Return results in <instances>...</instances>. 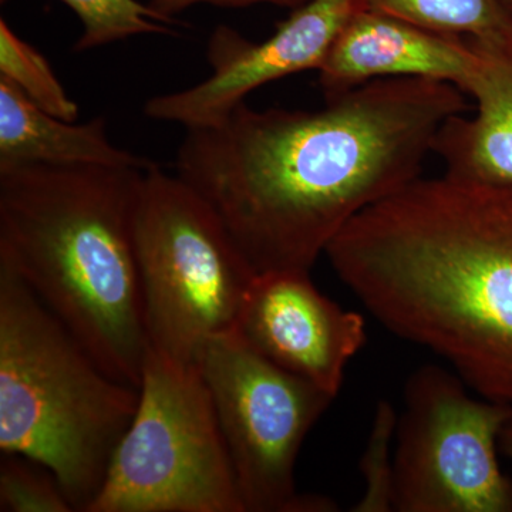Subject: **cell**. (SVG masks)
<instances>
[{
  "label": "cell",
  "mask_w": 512,
  "mask_h": 512,
  "mask_svg": "<svg viewBox=\"0 0 512 512\" xmlns=\"http://www.w3.org/2000/svg\"><path fill=\"white\" fill-rule=\"evenodd\" d=\"M467 110L463 90L417 77L373 80L318 111L244 101L187 128L175 174L256 274L311 272L350 221L421 177L441 126Z\"/></svg>",
  "instance_id": "6da1fadb"
},
{
  "label": "cell",
  "mask_w": 512,
  "mask_h": 512,
  "mask_svg": "<svg viewBox=\"0 0 512 512\" xmlns=\"http://www.w3.org/2000/svg\"><path fill=\"white\" fill-rule=\"evenodd\" d=\"M326 256L384 328L512 406V187L417 178L357 215Z\"/></svg>",
  "instance_id": "7a4b0ae2"
},
{
  "label": "cell",
  "mask_w": 512,
  "mask_h": 512,
  "mask_svg": "<svg viewBox=\"0 0 512 512\" xmlns=\"http://www.w3.org/2000/svg\"><path fill=\"white\" fill-rule=\"evenodd\" d=\"M146 170L0 168V264L32 289L111 377L136 389L148 350L134 247Z\"/></svg>",
  "instance_id": "3957f363"
},
{
  "label": "cell",
  "mask_w": 512,
  "mask_h": 512,
  "mask_svg": "<svg viewBox=\"0 0 512 512\" xmlns=\"http://www.w3.org/2000/svg\"><path fill=\"white\" fill-rule=\"evenodd\" d=\"M111 377L8 265L0 264V451L49 468L87 512L136 414Z\"/></svg>",
  "instance_id": "277c9868"
},
{
  "label": "cell",
  "mask_w": 512,
  "mask_h": 512,
  "mask_svg": "<svg viewBox=\"0 0 512 512\" xmlns=\"http://www.w3.org/2000/svg\"><path fill=\"white\" fill-rule=\"evenodd\" d=\"M134 247L148 348L195 363L208 340L235 328L258 274L210 205L156 163L138 192Z\"/></svg>",
  "instance_id": "5b68a950"
},
{
  "label": "cell",
  "mask_w": 512,
  "mask_h": 512,
  "mask_svg": "<svg viewBox=\"0 0 512 512\" xmlns=\"http://www.w3.org/2000/svg\"><path fill=\"white\" fill-rule=\"evenodd\" d=\"M133 421L87 512H245L195 363L148 348Z\"/></svg>",
  "instance_id": "8992f818"
},
{
  "label": "cell",
  "mask_w": 512,
  "mask_h": 512,
  "mask_svg": "<svg viewBox=\"0 0 512 512\" xmlns=\"http://www.w3.org/2000/svg\"><path fill=\"white\" fill-rule=\"evenodd\" d=\"M456 372L414 370L396 427L397 512H512V480L497 460L512 406L478 400Z\"/></svg>",
  "instance_id": "52a82bcc"
},
{
  "label": "cell",
  "mask_w": 512,
  "mask_h": 512,
  "mask_svg": "<svg viewBox=\"0 0 512 512\" xmlns=\"http://www.w3.org/2000/svg\"><path fill=\"white\" fill-rule=\"evenodd\" d=\"M211 394L245 512H293L296 458L336 399L269 362L234 329L195 359Z\"/></svg>",
  "instance_id": "ba28073f"
},
{
  "label": "cell",
  "mask_w": 512,
  "mask_h": 512,
  "mask_svg": "<svg viewBox=\"0 0 512 512\" xmlns=\"http://www.w3.org/2000/svg\"><path fill=\"white\" fill-rule=\"evenodd\" d=\"M365 8V0H309L261 43L220 26L208 42L211 76L183 92L151 97L144 114L185 130L218 123L259 87L306 70L319 72L340 32Z\"/></svg>",
  "instance_id": "9c48e42d"
},
{
  "label": "cell",
  "mask_w": 512,
  "mask_h": 512,
  "mask_svg": "<svg viewBox=\"0 0 512 512\" xmlns=\"http://www.w3.org/2000/svg\"><path fill=\"white\" fill-rule=\"evenodd\" d=\"M234 330L269 362L333 397L367 339L365 318L320 293L309 272L256 275Z\"/></svg>",
  "instance_id": "30bf717a"
},
{
  "label": "cell",
  "mask_w": 512,
  "mask_h": 512,
  "mask_svg": "<svg viewBox=\"0 0 512 512\" xmlns=\"http://www.w3.org/2000/svg\"><path fill=\"white\" fill-rule=\"evenodd\" d=\"M476 67L468 37L420 28L386 13L360 9L336 39L319 69L325 99L373 80H437L466 93Z\"/></svg>",
  "instance_id": "8fae6325"
},
{
  "label": "cell",
  "mask_w": 512,
  "mask_h": 512,
  "mask_svg": "<svg viewBox=\"0 0 512 512\" xmlns=\"http://www.w3.org/2000/svg\"><path fill=\"white\" fill-rule=\"evenodd\" d=\"M468 39L476 67L466 94L476 111L448 119L433 153L443 160L446 174L512 187V23L494 35Z\"/></svg>",
  "instance_id": "7c38bea8"
},
{
  "label": "cell",
  "mask_w": 512,
  "mask_h": 512,
  "mask_svg": "<svg viewBox=\"0 0 512 512\" xmlns=\"http://www.w3.org/2000/svg\"><path fill=\"white\" fill-rule=\"evenodd\" d=\"M110 165L146 168V160L114 146L103 117L76 124L40 109L0 77V168L16 165Z\"/></svg>",
  "instance_id": "4fadbf2b"
},
{
  "label": "cell",
  "mask_w": 512,
  "mask_h": 512,
  "mask_svg": "<svg viewBox=\"0 0 512 512\" xmlns=\"http://www.w3.org/2000/svg\"><path fill=\"white\" fill-rule=\"evenodd\" d=\"M365 6L444 35L491 36L512 23L503 0H365Z\"/></svg>",
  "instance_id": "5bb4252c"
},
{
  "label": "cell",
  "mask_w": 512,
  "mask_h": 512,
  "mask_svg": "<svg viewBox=\"0 0 512 512\" xmlns=\"http://www.w3.org/2000/svg\"><path fill=\"white\" fill-rule=\"evenodd\" d=\"M6 2V0H2ZM82 20L76 52L96 49L137 35H178L175 18L137 0H62Z\"/></svg>",
  "instance_id": "9a60e30c"
},
{
  "label": "cell",
  "mask_w": 512,
  "mask_h": 512,
  "mask_svg": "<svg viewBox=\"0 0 512 512\" xmlns=\"http://www.w3.org/2000/svg\"><path fill=\"white\" fill-rule=\"evenodd\" d=\"M0 77L47 113L66 121L79 117V106L70 99L46 57L20 39L5 19L0 20Z\"/></svg>",
  "instance_id": "2e32d148"
},
{
  "label": "cell",
  "mask_w": 512,
  "mask_h": 512,
  "mask_svg": "<svg viewBox=\"0 0 512 512\" xmlns=\"http://www.w3.org/2000/svg\"><path fill=\"white\" fill-rule=\"evenodd\" d=\"M0 511L72 512V503L49 468L20 454L2 453Z\"/></svg>",
  "instance_id": "e0dca14e"
},
{
  "label": "cell",
  "mask_w": 512,
  "mask_h": 512,
  "mask_svg": "<svg viewBox=\"0 0 512 512\" xmlns=\"http://www.w3.org/2000/svg\"><path fill=\"white\" fill-rule=\"evenodd\" d=\"M397 416L392 404L383 400L377 404L372 433L366 453L360 461V470L366 481L362 500L352 508L357 512H387L393 507L394 458L390 444L396 436Z\"/></svg>",
  "instance_id": "ac0fdd59"
},
{
  "label": "cell",
  "mask_w": 512,
  "mask_h": 512,
  "mask_svg": "<svg viewBox=\"0 0 512 512\" xmlns=\"http://www.w3.org/2000/svg\"><path fill=\"white\" fill-rule=\"evenodd\" d=\"M309 0H150L148 5L156 9L161 15L174 18L177 13L191 8V6L198 5V3H210V5L218 6H248L254 3H274V5L281 6H302L303 3Z\"/></svg>",
  "instance_id": "d6986e66"
},
{
  "label": "cell",
  "mask_w": 512,
  "mask_h": 512,
  "mask_svg": "<svg viewBox=\"0 0 512 512\" xmlns=\"http://www.w3.org/2000/svg\"><path fill=\"white\" fill-rule=\"evenodd\" d=\"M501 450L508 458L512 460V416L504 424L503 430L500 433V439H498Z\"/></svg>",
  "instance_id": "ffe728a7"
},
{
  "label": "cell",
  "mask_w": 512,
  "mask_h": 512,
  "mask_svg": "<svg viewBox=\"0 0 512 512\" xmlns=\"http://www.w3.org/2000/svg\"><path fill=\"white\" fill-rule=\"evenodd\" d=\"M505 5H507V8L511 10L512 12V0H503Z\"/></svg>",
  "instance_id": "44dd1931"
}]
</instances>
